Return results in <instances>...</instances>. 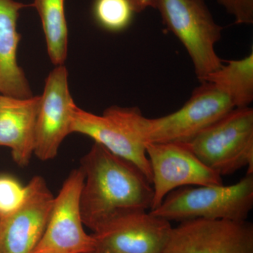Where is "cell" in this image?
<instances>
[{"instance_id":"30bf717a","label":"cell","mask_w":253,"mask_h":253,"mask_svg":"<svg viewBox=\"0 0 253 253\" xmlns=\"http://www.w3.org/2000/svg\"><path fill=\"white\" fill-rule=\"evenodd\" d=\"M66 66H56L46 78L37 117L34 155L42 161L57 156L65 138L72 134L77 105L69 90Z\"/></svg>"},{"instance_id":"277c9868","label":"cell","mask_w":253,"mask_h":253,"mask_svg":"<svg viewBox=\"0 0 253 253\" xmlns=\"http://www.w3.org/2000/svg\"><path fill=\"white\" fill-rule=\"evenodd\" d=\"M184 144L221 176L244 167L253 174V109L235 108Z\"/></svg>"},{"instance_id":"6da1fadb","label":"cell","mask_w":253,"mask_h":253,"mask_svg":"<svg viewBox=\"0 0 253 253\" xmlns=\"http://www.w3.org/2000/svg\"><path fill=\"white\" fill-rule=\"evenodd\" d=\"M81 163L82 219L93 233L122 213L151 210L152 184L134 163L95 142Z\"/></svg>"},{"instance_id":"ffe728a7","label":"cell","mask_w":253,"mask_h":253,"mask_svg":"<svg viewBox=\"0 0 253 253\" xmlns=\"http://www.w3.org/2000/svg\"><path fill=\"white\" fill-rule=\"evenodd\" d=\"M134 12H141L148 8H154L156 0H128Z\"/></svg>"},{"instance_id":"7a4b0ae2","label":"cell","mask_w":253,"mask_h":253,"mask_svg":"<svg viewBox=\"0 0 253 253\" xmlns=\"http://www.w3.org/2000/svg\"><path fill=\"white\" fill-rule=\"evenodd\" d=\"M180 109L158 118L144 117L138 108L116 106L118 114L144 144L187 143L233 109L226 93L202 82Z\"/></svg>"},{"instance_id":"8fae6325","label":"cell","mask_w":253,"mask_h":253,"mask_svg":"<svg viewBox=\"0 0 253 253\" xmlns=\"http://www.w3.org/2000/svg\"><path fill=\"white\" fill-rule=\"evenodd\" d=\"M172 226L147 211L134 210L116 216L92 234L96 249L121 253H163Z\"/></svg>"},{"instance_id":"3957f363","label":"cell","mask_w":253,"mask_h":253,"mask_svg":"<svg viewBox=\"0 0 253 253\" xmlns=\"http://www.w3.org/2000/svg\"><path fill=\"white\" fill-rule=\"evenodd\" d=\"M253 208V174L231 185L184 186L171 191L151 214L169 221L246 220Z\"/></svg>"},{"instance_id":"2e32d148","label":"cell","mask_w":253,"mask_h":253,"mask_svg":"<svg viewBox=\"0 0 253 253\" xmlns=\"http://www.w3.org/2000/svg\"><path fill=\"white\" fill-rule=\"evenodd\" d=\"M45 38L46 49L55 66L63 65L68 55V31L65 0H33Z\"/></svg>"},{"instance_id":"5bb4252c","label":"cell","mask_w":253,"mask_h":253,"mask_svg":"<svg viewBox=\"0 0 253 253\" xmlns=\"http://www.w3.org/2000/svg\"><path fill=\"white\" fill-rule=\"evenodd\" d=\"M28 4L16 0H0V94L18 98L33 96L27 78L18 64L20 36L17 21Z\"/></svg>"},{"instance_id":"ba28073f","label":"cell","mask_w":253,"mask_h":253,"mask_svg":"<svg viewBox=\"0 0 253 253\" xmlns=\"http://www.w3.org/2000/svg\"><path fill=\"white\" fill-rule=\"evenodd\" d=\"M163 253H253V225L246 220L181 221L172 227Z\"/></svg>"},{"instance_id":"8992f818","label":"cell","mask_w":253,"mask_h":253,"mask_svg":"<svg viewBox=\"0 0 253 253\" xmlns=\"http://www.w3.org/2000/svg\"><path fill=\"white\" fill-rule=\"evenodd\" d=\"M84 180L81 168L70 173L54 197L44 235L32 253H90L96 249L94 238L86 234L82 219Z\"/></svg>"},{"instance_id":"ac0fdd59","label":"cell","mask_w":253,"mask_h":253,"mask_svg":"<svg viewBox=\"0 0 253 253\" xmlns=\"http://www.w3.org/2000/svg\"><path fill=\"white\" fill-rule=\"evenodd\" d=\"M26 186L12 176H0V217L14 211L21 204Z\"/></svg>"},{"instance_id":"e0dca14e","label":"cell","mask_w":253,"mask_h":253,"mask_svg":"<svg viewBox=\"0 0 253 253\" xmlns=\"http://www.w3.org/2000/svg\"><path fill=\"white\" fill-rule=\"evenodd\" d=\"M134 12L128 0H96L93 8L97 23L111 32L126 29L130 23Z\"/></svg>"},{"instance_id":"5b68a950","label":"cell","mask_w":253,"mask_h":253,"mask_svg":"<svg viewBox=\"0 0 253 253\" xmlns=\"http://www.w3.org/2000/svg\"><path fill=\"white\" fill-rule=\"evenodd\" d=\"M154 8L185 48L201 83L222 66L215 44L220 41L223 28L215 22L204 0H156Z\"/></svg>"},{"instance_id":"9c48e42d","label":"cell","mask_w":253,"mask_h":253,"mask_svg":"<svg viewBox=\"0 0 253 253\" xmlns=\"http://www.w3.org/2000/svg\"><path fill=\"white\" fill-rule=\"evenodd\" d=\"M54 196L41 176L26 185L21 204L0 217V253H32L45 231Z\"/></svg>"},{"instance_id":"7c38bea8","label":"cell","mask_w":253,"mask_h":253,"mask_svg":"<svg viewBox=\"0 0 253 253\" xmlns=\"http://www.w3.org/2000/svg\"><path fill=\"white\" fill-rule=\"evenodd\" d=\"M71 131L89 136L112 154L134 163L152 184V172L145 145L118 114L116 106L108 108L101 116L77 106Z\"/></svg>"},{"instance_id":"44dd1931","label":"cell","mask_w":253,"mask_h":253,"mask_svg":"<svg viewBox=\"0 0 253 253\" xmlns=\"http://www.w3.org/2000/svg\"><path fill=\"white\" fill-rule=\"evenodd\" d=\"M90 253H121L118 252H114V251H109V250H105L102 249H96L94 251Z\"/></svg>"},{"instance_id":"4fadbf2b","label":"cell","mask_w":253,"mask_h":253,"mask_svg":"<svg viewBox=\"0 0 253 253\" xmlns=\"http://www.w3.org/2000/svg\"><path fill=\"white\" fill-rule=\"evenodd\" d=\"M41 96L18 98L0 94V146L9 148L14 162L26 167L34 155Z\"/></svg>"},{"instance_id":"9a60e30c","label":"cell","mask_w":253,"mask_h":253,"mask_svg":"<svg viewBox=\"0 0 253 253\" xmlns=\"http://www.w3.org/2000/svg\"><path fill=\"white\" fill-rule=\"evenodd\" d=\"M203 82L212 83L226 93L236 108L249 107L253 101V53L223 63Z\"/></svg>"},{"instance_id":"d6986e66","label":"cell","mask_w":253,"mask_h":253,"mask_svg":"<svg viewBox=\"0 0 253 253\" xmlns=\"http://www.w3.org/2000/svg\"><path fill=\"white\" fill-rule=\"evenodd\" d=\"M235 20L236 24L253 23V0H216Z\"/></svg>"},{"instance_id":"52a82bcc","label":"cell","mask_w":253,"mask_h":253,"mask_svg":"<svg viewBox=\"0 0 253 253\" xmlns=\"http://www.w3.org/2000/svg\"><path fill=\"white\" fill-rule=\"evenodd\" d=\"M156 209L171 191L184 186L220 185L222 177L208 168L184 143H146Z\"/></svg>"}]
</instances>
